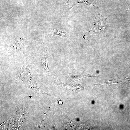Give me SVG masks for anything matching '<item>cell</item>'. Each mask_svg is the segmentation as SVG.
Instances as JSON below:
<instances>
[{"label":"cell","mask_w":130,"mask_h":130,"mask_svg":"<svg viewBox=\"0 0 130 130\" xmlns=\"http://www.w3.org/2000/svg\"><path fill=\"white\" fill-rule=\"evenodd\" d=\"M48 53V51H45L42 56L39 59V65L40 69L50 72V71L48 67L47 64Z\"/></svg>","instance_id":"6da1fadb"},{"label":"cell","mask_w":130,"mask_h":130,"mask_svg":"<svg viewBox=\"0 0 130 130\" xmlns=\"http://www.w3.org/2000/svg\"><path fill=\"white\" fill-rule=\"evenodd\" d=\"M51 34L53 36L58 35L61 36L64 38L66 37L68 35V33L58 31L56 29L53 30L51 32Z\"/></svg>","instance_id":"7a4b0ae2"},{"label":"cell","mask_w":130,"mask_h":130,"mask_svg":"<svg viewBox=\"0 0 130 130\" xmlns=\"http://www.w3.org/2000/svg\"><path fill=\"white\" fill-rule=\"evenodd\" d=\"M86 74H85L84 72L81 73L78 72L74 76L73 79L72 81H74L81 79L82 78L84 77V76H85V75Z\"/></svg>","instance_id":"3957f363"},{"label":"cell","mask_w":130,"mask_h":130,"mask_svg":"<svg viewBox=\"0 0 130 130\" xmlns=\"http://www.w3.org/2000/svg\"><path fill=\"white\" fill-rule=\"evenodd\" d=\"M87 32L84 30V33L80 37V39L81 40H88L87 33Z\"/></svg>","instance_id":"277c9868"},{"label":"cell","mask_w":130,"mask_h":130,"mask_svg":"<svg viewBox=\"0 0 130 130\" xmlns=\"http://www.w3.org/2000/svg\"><path fill=\"white\" fill-rule=\"evenodd\" d=\"M31 96H30V97H31Z\"/></svg>","instance_id":"5b68a950"}]
</instances>
